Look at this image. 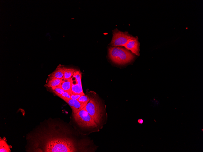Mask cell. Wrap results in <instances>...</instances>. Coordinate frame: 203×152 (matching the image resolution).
<instances>
[{
  "mask_svg": "<svg viewBox=\"0 0 203 152\" xmlns=\"http://www.w3.org/2000/svg\"><path fill=\"white\" fill-rule=\"evenodd\" d=\"M52 91L57 95L61 94L65 91L61 88L59 87H54L51 88Z\"/></svg>",
  "mask_w": 203,
  "mask_h": 152,
  "instance_id": "cell-15",
  "label": "cell"
},
{
  "mask_svg": "<svg viewBox=\"0 0 203 152\" xmlns=\"http://www.w3.org/2000/svg\"><path fill=\"white\" fill-rule=\"evenodd\" d=\"M0 152H10V147L7 143L5 139L0 138Z\"/></svg>",
  "mask_w": 203,
  "mask_h": 152,
  "instance_id": "cell-12",
  "label": "cell"
},
{
  "mask_svg": "<svg viewBox=\"0 0 203 152\" xmlns=\"http://www.w3.org/2000/svg\"><path fill=\"white\" fill-rule=\"evenodd\" d=\"M72 126L83 135L87 136L100 130V128L87 111L85 107L77 113H72Z\"/></svg>",
  "mask_w": 203,
  "mask_h": 152,
  "instance_id": "cell-2",
  "label": "cell"
},
{
  "mask_svg": "<svg viewBox=\"0 0 203 152\" xmlns=\"http://www.w3.org/2000/svg\"><path fill=\"white\" fill-rule=\"evenodd\" d=\"M60 97L65 101L71 99V94L65 91L61 94H59L57 95Z\"/></svg>",
  "mask_w": 203,
  "mask_h": 152,
  "instance_id": "cell-14",
  "label": "cell"
},
{
  "mask_svg": "<svg viewBox=\"0 0 203 152\" xmlns=\"http://www.w3.org/2000/svg\"><path fill=\"white\" fill-rule=\"evenodd\" d=\"M45 124L38 134L37 152H95L97 149L92 140L69 124L50 119Z\"/></svg>",
  "mask_w": 203,
  "mask_h": 152,
  "instance_id": "cell-1",
  "label": "cell"
},
{
  "mask_svg": "<svg viewBox=\"0 0 203 152\" xmlns=\"http://www.w3.org/2000/svg\"><path fill=\"white\" fill-rule=\"evenodd\" d=\"M82 74L79 71L74 72L71 78V91L72 93L81 95H84L82 89L81 83Z\"/></svg>",
  "mask_w": 203,
  "mask_h": 152,
  "instance_id": "cell-6",
  "label": "cell"
},
{
  "mask_svg": "<svg viewBox=\"0 0 203 152\" xmlns=\"http://www.w3.org/2000/svg\"><path fill=\"white\" fill-rule=\"evenodd\" d=\"M108 56L113 62L123 65L132 61L135 56L132 52L121 46L111 47L108 49Z\"/></svg>",
  "mask_w": 203,
  "mask_h": 152,
  "instance_id": "cell-4",
  "label": "cell"
},
{
  "mask_svg": "<svg viewBox=\"0 0 203 152\" xmlns=\"http://www.w3.org/2000/svg\"><path fill=\"white\" fill-rule=\"evenodd\" d=\"M138 122L139 124H142L143 122V120L142 119H139L138 120Z\"/></svg>",
  "mask_w": 203,
  "mask_h": 152,
  "instance_id": "cell-18",
  "label": "cell"
},
{
  "mask_svg": "<svg viewBox=\"0 0 203 152\" xmlns=\"http://www.w3.org/2000/svg\"><path fill=\"white\" fill-rule=\"evenodd\" d=\"M125 48L130 50L132 53L139 55V43L137 37H133L124 46Z\"/></svg>",
  "mask_w": 203,
  "mask_h": 152,
  "instance_id": "cell-7",
  "label": "cell"
},
{
  "mask_svg": "<svg viewBox=\"0 0 203 152\" xmlns=\"http://www.w3.org/2000/svg\"><path fill=\"white\" fill-rule=\"evenodd\" d=\"M64 67L59 65L49 76L50 78H57L63 79Z\"/></svg>",
  "mask_w": 203,
  "mask_h": 152,
  "instance_id": "cell-9",
  "label": "cell"
},
{
  "mask_svg": "<svg viewBox=\"0 0 203 152\" xmlns=\"http://www.w3.org/2000/svg\"><path fill=\"white\" fill-rule=\"evenodd\" d=\"M90 100L85 107L100 129L107 123L108 115L101 101L96 93L91 92Z\"/></svg>",
  "mask_w": 203,
  "mask_h": 152,
  "instance_id": "cell-3",
  "label": "cell"
},
{
  "mask_svg": "<svg viewBox=\"0 0 203 152\" xmlns=\"http://www.w3.org/2000/svg\"><path fill=\"white\" fill-rule=\"evenodd\" d=\"M133 37L128 32H122L116 29L113 31V36L110 44L113 46H124Z\"/></svg>",
  "mask_w": 203,
  "mask_h": 152,
  "instance_id": "cell-5",
  "label": "cell"
},
{
  "mask_svg": "<svg viewBox=\"0 0 203 152\" xmlns=\"http://www.w3.org/2000/svg\"><path fill=\"white\" fill-rule=\"evenodd\" d=\"M75 71V69H74L65 67L63 79H71L72 76L74 72Z\"/></svg>",
  "mask_w": 203,
  "mask_h": 152,
  "instance_id": "cell-13",
  "label": "cell"
},
{
  "mask_svg": "<svg viewBox=\"0 0 203 152\" xmlns=\"http://www.w3.org/2000/svg\"><path fill=\"white\" fill-rule=\"evenodd\" d=\"M71 95V99L74 100H77L80 96H82L80 94L72 93Z\"/></svg>",
  "mask_w": 203,
  "mask_h": 152,
  "instance_id": "cell-17",
  "label": "cell"
},
{
  "mask_svg": "<svg viewBox=\"0 0 203 152\" xmlns=\"http://www.w3.org/2000/svg\"><path fill=\"white\" fill-rule=\"evenodd\" d=\"M65 102L71 107L72 110V113L74 114L77 113L84 107L88 103L80 102L77 100H74L71 99Z\"/></svg>",
  "mask_w": 203,
  "mask_h": 152,
  "instance_id": "cell-8",
  "label": "cell"
},
{
  "mask_svg": "<svg viewBox=\"0 0 203 152\" xmlns=\"http://www.w3.org/2000/svg\"><path fill=\"white\" fill-rule=\"evenodd\" d=\"M58 87L61 88L65 91L69 93L71 95V79H63L61 84Z\"/></svg>",
  "mask_w": 203,
  "mask_h": 152,
  "instance_id": "cell-10",
  "label": "cell"
},
{
  "mask_svg": "<svg viewBox=\"0 0 203 152\" xmlns=\"http://www.w3.org/2000/svg\"><path fill=\"white\" fill-rule=\"evenodd\" d=\"M80 102L88 103L90 100V98L88 95H82L77 100Z\"/></svg>",
  "mask_w": 203,
  "mask_h": 152,
  "instance_id": "cell-16",
  "label": "cell"
},
{
  "mask_svg": "<svg viewBox=\"0 0 203 152\" xmlns=\"http://www.w3.org/2000/svg\"><path fill=\"white\" fill-rule=\"evenodd\" d=\"M63 79L57 78H50L45 86L50 88L58 86L62 82Z\"/></svg>",
  "mask_w": 203,
  "mask_h": 152,
  "instance_id": "cell-11",
  "label": "cell"
}]
</instances>
